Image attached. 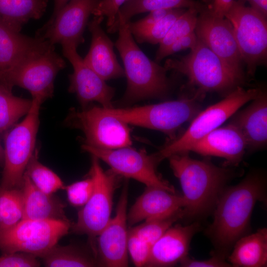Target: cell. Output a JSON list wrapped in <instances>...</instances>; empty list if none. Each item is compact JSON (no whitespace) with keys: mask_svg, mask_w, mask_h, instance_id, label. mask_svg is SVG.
Returning a JSON list of instances; mask_svg holds the SVG:
<instances>
[{"mask_svg":"<svg viewBox=\"0 0 267 267\" xmlns=\"http://www.w3.org/2000/svg\"><path fill=\"white\" fill-rule=\"evenodd\" d=\"M230 265L236 267H264L267 265V229H259L246 235L234 244L227 257Z\"/></svg>","mask_w":267,"mask_h":267,"instance_id":"d4e9b609","label":"cell"},{"mask_svg":"<svg viewBox=\"0 0 267 267\" xmlns=\"http://www.w3.org/2000/svg\"><path fill=\"white\" fill-rule=\"evenodd\" d=\"M151 247L133 231L128 230V251L136 267L146 266L149 259Z\"/></svg>","mask_w":267,"mask_h":267,"instance_id":"e575fe53","label":"cell"},{"mask_svg":"<svg viewBox=\"0 0 267 267\" xmlns=\"http://www.w3.org/2000/svg\"><path fill=\"white\" fill-rule=\"evenodd\" d=\"M92 178L76 181L66 186L64 189L69 202L74 206H83L90 198L93 189Z\"/></svg>","mask_w":267,"mask_h":267,"instance_id":"d590c367","label":"cell"},{"mask_svg":"<svg viewBox=\"0 0 267 267\" xmlns=\"http://www.w3.org/2000/svg\"><path fill=\"white\" fill-rule=\"evenodd\" d=\"M48 43L41 38L22 34L0 20V72L8 69Z\"/></svg>","mask_w":267,"mask_h":267,"instance_id":"603a6c76","label":"cell"},{"mask_svg":"<svg viewBox=\"0 0 267 267\" xmlns=\"http://www.w3.org/2000/svg\"><path fill=\"white\" fill-rule=\"evenodd\" d=\"M186 8H173L161 20L144 30L132 33L138 43L158 44L162 41L175 21L186 10Z\"/></svg>","mask_w":267,"mask_h":267,"instance_id":"836d02e7","label":"cell"},{"mask_svg":"<svg viewBox=\"0 0 267 267\" xmlns=\"http://www.w3.org/2000/svg\"><path fill=\"white\" fill-rule=\"evenodd\" d=\"M234 0H213L209 6L212 14L218 17L223 18L228 11Z\"/></svg>","mask_w":267,"mask_h":267,"instance_id":"b9f144b4","label":"cell"},{"mask_svg":"<svg viewBox=\"0 0 267 267\" xmlns=\"http://www.w3.org/2000/svg\"><path fill=\"white\" fill-rule=\"evenodd\" d=\"M38 155V150L35 149L25 172L32 182L38 189L48 194L63 189L62 180L54 172L39 161Z\"/></svg>","mask_w":267,"mask_h":267,"instance_id":"4dcf8cb0","label":"cell"},{"mask_svg":"<svg viewBox=\"0 0 267 267\" xmlns=\"http://www.w3.org/2000/svg\"><path fill=\"white\" fill-rule=\"evenodd\" d=\"M243 110L231 116L229 123L243 134L247 149L254 151L265 147L267 142V95L260 89L256 97Z\"/></svg>","mask_w":267,"mask_h":267,"instance_id":"7402d4cb","label":"cell"},{"mask_svg":"<svg viewBox=\"0 0 267 267\" xmlns=\"http://www.w3.org/2000/svg\"><path fill=\"white\" fill-rule=\"evenodd\" d=\"M246 149V142L241 132L236 127L228 123L215 129L194 142L188 152L222 158L227 164L234 166L241 161Z\"/></svg>","mask_w":267,"mask_h":267,"instance_id":"ac0fdd59","label":"cell"},{"mask_svg":"<svg viewBox=\"0 0 267 267\" xmlns=\"http://www.w3.org/2000/svg\"><path fill=\"white\" fill-rule=\"evenodd\" d=\"M70 227L68 220L22 219L0 230V249L5 253L23 252L42 257L68 232Z\"/></svg>","mask_w":267,"mask_h":267,"instance_id":"30bf717a","label":"cell"},{"mask_svg":"<svg viewBox=\"0 0 267 267\" xmlns=\"http://www.w3.org/2000/svg\"><path fill=\"white\" fill-rule=\"evenodd\" d=\"M103 17L94 16L88 23L91 35L89 50L83 58L85 63L105 81L124 77L125 71L114 51V44L101 26Z\"/></svg>","mask_w":267,"mask_h":267,"instance_id":"d6986e66","label":"cell"},{"mask_svg":"<svg viewBox=\"0 0 267 267\" xmlns=\"http://www.w3.org/2000/svg\"><path fill=\"white\" fill-rule=\"evenodd\" d=\"M42 258L45 266L49 267H91L99 265L95 258L71 245H56Z\"/></svg>","mask_w":267,"mask_h":267,"instance_id":"f1b7e54d","label":"cell"},{"mask_svg":"<svg viewBox=\"0 0 267 267\" xmlns=\"http://www.w3.org/2000/svg\"><path fill=\"white\" fill-rule=\"evenodd\" d=\"M47 3L48 0H0V20L20 32L29 20L43 16Z\"/></svg>","mask_w":267,"mask_h":267,"instance_id":"4316f807","label":"cell"},{"mask_svg":"<svg viewBox=\"0 0 267 267\" xmlns=\"http://www.w3.org/2000/svg\"><path fill=\"white\" fill-rule=\"evenodd\" d=\"M65 66L54 45L49 43L8 69L0 72V81L12 88L18 86L27 90L32 99L43 102L53 96L55 77Z\"/></svg>","mask_w":267,"mask_h":267,"instance_id":"8992f818","label":"cell"},{"mask_svg":"<svg viewBox=\"0 0 267 267\" xmlns=\"http://www.w3.org/2000/svg\"><path fill=\"white\" fill-rule=\"evenodd\" d=\"M197 41V37L195 31L178 39L164 52L161 56V60L165 57L177 52L188 48L191 49L195 46Z\"/></svg>","mask_w":267,"mask_h":267,"instance_id":"60d3db41","label":"cell"},{"mask_svg":"<svg viewBox=\"0 0 267 267\" xmlns=\"http://www.w3.org/2000/svg\"><path fill=\"white\" fill-rule=\"evenodd\" d=\"M65 124L82 131L87 145L100 148L116 149L132 144L128 124L102 112L99 107L71 109Z\"/></svg>","mask_w":267,"mask_h":267,"instance_id":"7c38bea8","label":"cell"},{"mask_svg":"<svg viewBox=\"0 0 267 267\" xmlns=\"http://www.w3.org/2000/svg\"><path fill=\"white\" fill-rule=\"evenodd\" d=\"M25 118L4 136V168L0 187L21 188L27 164L35 149L42 102L32 99Z\"/></svg>","mask_w":267,"mask_h":267,"instance_id":"ba28073f","label":"cell"},{"mask_svg":"<svg viewBox=\"0 0 267 267\" xmlns=\"http://www.w3.org/2000/svg\"><path fill=\"white\" fill-rule=\"evenodd\" d=\"M40 265L36 256L28 253H5L0 257V267H36Z\"/></svg>","mask_w":267,"mask_h":267,"instance_id":"8d00e7d4","label":"cell"},{"mask_svg":"<svg viewBox=\"0 0 267 267\" xmlns=\"http://www.w3.org/2000/svg\"><path fill=\"white\" fill-rule=\"evenodd\" d=\"M4 160V149L0 144V162Z\"/></svg>","mask_w":267,"mask_h":267,"instance_id":"f6af8a7d","label":"cell"},{"mask_svg":"<svg viewBox=\"0 0 267 267\" xmlns=\"http://www.w3.org/2000/svg\"><path fill=\"white\" fill-rule=\"evenodd\" d=\"M64 56L71 64L73 71L69 76L68 91L75 93L83 108L92 102L99 103L101 107L112 108L113 88L108 85L84 62L78 54L77 47L73 45L62 46Z\"/></svg>","mask_w":267,"mask_h":267,"instance_id":"2e32d148","label":"cell"},{"mask_svg":"<svg viewBox=\"0 0 267 267\" xmlns=\"http://www.w3.org/2000/svg\"><path fill=\"white\" fill-rule=\"evenodd\" d=\"M69 0H54L53 11L51 17L46 23L38 31H42L48 27L52 23L58 12Z\"/></svg>","mask_w":267,"mask_h":267,"instance_id":"ee69618b","label":"cell"},{"mask_svg":"<svg viewBox=\"0 0 267 267\" xmlns=\"http://www.w3.org/2000/svg\"><path fill=\"white\" fill-rule=\"evenodd\" d=\"M89 175L93 180L92 193L78 214L74 232L87 234L93 240L111 219L113 196L120 177L111 170L105 172L98 158L92 156Z\"/></svg>","mask_w":267,"mask_h":267,"instance_id":"8fae6325","label":"cell"},{"mask_svg":"<svg viewBox=\"0 0 267 267\" xmlns=\"http://www.w3.org/2000/svg\"><path fill=\"white\" fill-rule=\"evenodd\" d=\"M186 205L182 196L165 189L146 186L127 214L130 225L148 219L168 217L183 209Z\"/></svg>","mask_w":267,"mask_h":267,"instance_id":"ffe728a7","label":"cell"},{"mask_svg":"<svg viewBox=\"0 0 267 267\" xmlns=\"http://www.w3.org/2000/svg\"><path fill=\"white\" fill-rule=\"evenodd\" d=\"M259 90L238 87L220 101L200 111L181 136L170 140L153 154L157 162L159 163L174 154L188 152L192 144L219 128L242 106L255 98Z\"/></svg>","mask_w":267,"mask_h":267,"instance_id":"52a82bcc","label":"cell"},{"mask_svg":"<svg viewBox=\"0 0 267 267\" xmlns=\"http://www.w3.org/2000/svg\"><path fill=\"white\" fill-rule=\"evenodd\" d=\"M83 150L96 157L108 164L117 175L137 180L146 186L157 187L175 193L174 187L158 174L159 164L153 154L144 150H137L130 146L116 149H104L86 144Z\"/></svg>","mask_w":267,"mask_h":267,"instance_id":"4fadbf2b","label":"cell"},{"mask_svg":"<svg viewBox=\"0 0 267 267\" xmlns=\"http://www.w3.org/2000/svg\"><path fill=\"white\" fill-rule=\"evenodd\" d=\"M20 189L0 187V230L14 225L23 219V195Z\"/></svg>","mask_w":267,"mask_h":267,"instance_id":"f546056e","label":"cell"},{"mask_svg":"<svg viewBox=\"0 0 267 267\" xmlns=\"http://www.w3.org/2000/svg\"><path fill=\"white\" fill-rule=\"evenodd\" d=\"M188 153L174 154L168 158L170 167L180 182L185 201L183 217L198 219L213 212L234 173L209 161L194 159Z\"/></svg>","mask_w":267,"mask_h":267,"instance_id":"7a4b0ae2","label":"cell"},{"mask_svg":"<svg viewBox=\"0 0 267 267\" xmlns=\"http://www.w3.org/2000/svg\"><path fill=\"white\" fill-rule=\"evenodd\" d=\"M209 6L196 0H126L119 9L113 24L108 28V33L118 31L119 27L130 21L134 16L141 13L164 8H194L199 13Z\"/></svg>","mask_w":267,"mask_h":267,"instance_id":"484cf974","label":"cell"},{"mask_svg":"<svg viewBox=\"0 0 267 267\" xmlns=\"http://www.w3.org/2000/svg\"><path fill=\"white\" fill-rule=\"evenodd\" d=\"M266 195L265 178L259 173L250 174L237 184L224 189L206 230L215 248L212 254L227 258L235 242L248 231L256 203L265 201Z\"/></svg>","mask_w":267,"mask_h":267,"instance_id":"6da1fadb","label":"cell"},{"mask_svg":"<svg viewBox=\"0 0 267 267\" xmlns=\"http://www.w3.org/2000/svg\"><path fill=\"white\" fill-rule=\"evenodd\" d=\"M173 8H164L149 12L145 17L135 22H128L131 33L148 28L158 22L168 14Z\"/></svg>","mask_w":267,"mask_h":267,"instance_id":"f35d334b","label":"cell"},{"mask_svg":"<svg viewBox=\"0 0 267 267\" xmlns=\"http://www.w3.org/2000/svg\"><path fill=\"white\" fill-rule=\"evenodd\" d=\"M23 215L22 219L67 220L64 205L50 194L38 189L25 173L21 186Z\"/></svg>","mask_w":267,"mask_h":267,"instance_id":"cb8c5ba5","label":"cell"},{"mask_svg":"<svg viewBox=\"0 0 267 267\" xmlns=\"http://www.w3.org/2000/svg\"><path fill=\"white\" fill-rule=\"evenodd\" d=\"M203 95L196 92L190 97L141 106L106 108L99 107L103 113L126 123L163 132L170 140L182 125L191 121L201 111L199 101Z\"/></svg>","mask_w":267,"mask_h":267,"instance_id":"5b68a950","label":"cell"},{"mask_svg":"<svg viewBox=\"0 0 267 267\" xmlns=\"http://www.w3.org/2000/svg\"><path fill=\"white\" fill-rule=\"evenodd\" d=\"M194 222L170 227L152 246L147 267H169L179 263L188 254L190 243L199 229Z\"/></svg>","mask_w":267,"mask_h":267,"instance_id":"44dd1931","label":"cell"},{"mask_svg":"<svg viewBox=\"0 0 267 267\" xmlns=\"http://www.w3.org/2000/svg\"><path fill=\"white\" fill-rule=\"evenodd\" d=\"M224 17L231 23L247 74L253 76L267 61V17L250 6L234 0Z\"/></svg>","mask_w":267,"mask_h":267,"instance_id":"9c48e42d","label":"cell"},{"mask_svg":"<svg viewBox=\"0 0 267 267\" xmlns=\"http://www.w3.org/2000/svg\"><path fill=\"white\" fill-rule=\"evenodd\" d=\"M181 267H231L225 259L217 255L212 254V257L205 260H196L190 258L187 256L179 262Z\"/></svg>","mask_w":267,"mask_h":267,"instance_id":"ab89813d","label":"cell"},{"mask_svg":"<svg viewBox=\"0 0 267 267\" xmlns=\"http://www.w3.org/2000/svg\"><path fill=\"white\" fill-rule=\"evenodd\" d=\"M126 0H100L92 14L95 16L106 17L107 25L110 27L114 23L117 14Z\"/></svg>","mask_w":267,"mask_h":267,"instance_id":"74e56055","label":"cell"},{"mask_svg":"<svg viewBox=\"0 0 267 267\" xmlns=\"http://www.w3.org/2000/svg\"><path fill=\"white\" fill-rule=\"evenodd\" d=\"M199 13L198 10L195 8H187L175 21L159 43L155 61L158 63L161 60L164 52L174 42L195 31Z\"/></svg>","mask_w":267,"mask_h":267,"instance_id":"1f68e13d","label":"cell"},{"mask_svg":"<svg viewBox=\"0 0 267 267\" xmlns=\"http://www.w3.org/2000/svg\"><path fill=\"white\" fill-rule=\"evenodd\" d=\"M114 45L122 59L127 86L121 103L130 104L150 98H164L169 93L171 83L167 70L149 59L136 44L128 23L118 29Z\"/></svg>","mask_w":267,"mask_h":267,"instance_id":"3957f363","label":"cell"},{"mask_svg":"<svg viewBox=\"0 0 267 267\" xmlns=\"http://www.w3.org/2000/svg\"><path fill=\"white\" fill-rule=\"evenodd\" d=\"M183 209L172 215L148 219L130 230L151 246L179 219L183 218Z\"/></svg>","mask_w":267,"mask_h":267,"instance_id":"d6a6232c","label":"cell"},{"mask_svg":"<svg viewBox=\"0 0 267 267\" xmlns=\"http://www.w3.org/2000/svg\"><path fill=\"white\" fill-rule=\"evenodd\" d=\"M100 0H70L58 12L52 23L36 37L51 44L73 45L84 42L83 34L89 18Z\"/></svg>","mask_w":267,"mask_h":267,"instance_id":"9a60e30c","label":"cell"},{"mask_svg":"<svg viewBox=\"0 0 267 267\" xmlns=\"http://www.w3.org/2000/svg\"><path fill=\"white\" fill-rule=\"evenodd\" d=\"M244 4L248 3L250 7L267 18V0H236Z\"/></svg>","mask_w":267,"mask_h":267,"instance_id":"7bdbcfd3","label":"cell"},{"mask_svg":"<svg viewBox=\"0 0 267 267\" xmlns=\"http://www.w3.org/2000/svg\"><path fill=\"white\" fill-rule=\"evenodd\" d=\"M195 33L201 41L237 77L246 83L243 62L232 26L225 17L214 16L209 7L199 13Z\"/></svg>","mask_w":267,"mask_h":267,"instance_id":"5bb4252c","label":"cell"},{"mask_svg":"<svg viewBox=\"0 0 267 267\" xmlns=\"http://www.w3.org/2000/svg\"><path fill=\"white\" fill-rule=\"evenodd\" d=\"M128 184L125 183L115 217L110 220L97 237L99 265L108 267L128 266L127 228Z\"/></svg>","mask_w":267,"mask_h":267,"instance_id":"e0dca14e","label":"cell"},{"mask_svg":"<svg viewBox=\"0 0 267 267\" xmlns=\"http://www.w3.org/2000/svg\"><path fill=\"white\" fill-rule=\"evenodd\" d=\"M13 88L0 81V134L15 124L26 115L32 103V99L15 96Z\"/></svg>","mask_w":267,"mask_h":267,"instance_id":"83f0119b","label":"cell"},{"mask_svg":"<svg viewBox=\"0 0 267 267\" xmlns=\"http://www.w3.org/2000/svg\"><path fill=\"white\" fill-rule=\"evenodd\" d=\"M164 67L186 76L188 84L202 94L216 92L225 96L246 84L198 38L187 54L167 59Z\"/></svg>","mask_w":267,"mask_h":267,"instance_id":"277c9868","label":"cell"}]
</instances>
